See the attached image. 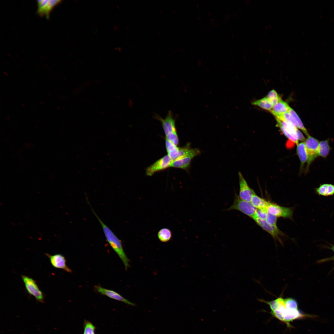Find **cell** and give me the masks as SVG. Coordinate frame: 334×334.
Segmentation results:
<instances>
[{
  "label": "cell",
  "mask_w": 334,
  "mask_h": 334,
  "mask_svg": "<svg viewBox=\"0 0 334 334\" xmlns=\"http://www.w3.org/2000/svg\"><path fill=\"white\" fill-rule=\"evenodd\" d=\"M88 203L90 205L93 213L99 222L107 241L122 261L124 265L125 269L127 270L128 268L130 267V260L124 251L121 241L98 216L92 208L89 202Z\"/></svg>",
  "instance_id": "1"
},
{
  "label": "cell",
  "mask_w": 334,
  "mask_h": 334,
  "mask_svg": "<svg viewBox=\"0 0 334 334\" xmlns=\"http://www.w3.org/2000/svg\"><path fill=\"white\" fill-rule=\"evenodd\" d=\"M257 209L250 202L242 199L239 197L238 195L235 193L233 204L225 210H238L252 218L255 215Z\"/></svg>",
  "instance_id": "2"
},
{
  "label": "cell",
  "mask_w": 334,
  "mask_h": 334,
  "mask_svg": "<svg viewBox=\"0 0 334 334\" xmlns=\"http://www.w3.org/2000/svg\"><path fill=\"white\" fill-rule=\"evenodd\" d=\"M304 142L308 156L305 171L306 173L308 171L311 164L318 156L319 142L317 139L309 135Z\"/></svg>",
  "instance_id": "3"
},
{
  "label": "cell",
  "mask_w": 334,
  "mask_h": 334,
  "mask_svg": "<svg viewBox=\"0 0 334 334\" xmlns=\"http://www.w3.org/2000/svg\"><path fill=\"white\" fill-rule=\"evenodd\" d=\"M280 321L285 323L289 328L291 327L290 322L294 320L306 317H314L315 315L304 314L298 309H290L285 308L280 313Z\"/></svg>",
  "instance_id": "4"
},
{
  "label": "cell",
  "mask_w": 334,
  "mask_h": 334,
  "mask_svg": "<svg viewBox=\"0 0 334 334\" xmlns=\"http://www.w3.org/2000/svg\"><path fill=\"white\" fill-rule=\"evenodd\" d=\"M21 277L28 292L34 297L37 302H44V295L36 281L27 276L22 275Z\"/></svg>",
  "instance_id": "5"
},
{
  "label": "cell",
  "mask_w": 334,
  "mask_h": 334,
  "mask_svg": "<svg viewBox=\"0 0 334 334\" xmlns=\"http://www.w3.org/2000/svg\"><path fill=\"white\" fill-rule=\"evenodd\" d=\"M267 212L278 217L292 219L293 214L292 208L285 207L275 203L269 202Z\"/></svg>",
  "instance_id": "6"
},
{
  "label": "cell",
  "mask_w": 334,
  "mask_h": 334,
  "mask_svg": "<svg viewBox=\"0 0 334 334\" xmlns=\"http://www.w3.org/2000/svg\"><path fill=\"white\" fill-rule=\"evenodd\" d=\"M252 219L258 225L269 233L275 240H277L282 244V240L280 237L285 235L278 229L277 226L269 224L265 220L261 219L255 217H253Z\"/></svg>",
  "instance_id": "7"
},
{
  "label": "cell",
  "mask_w": 334,
  "mask_h": 334,
  "mask_svg": "<svg viewBox=\"0 0 334 334\" xmlns=\"http://www.w3.org/2000/svg\"><path fill=\"white\" fill-rule=\"evenodd\" d=\"M172 161L167 155L165 156L146 169V175L152 176L156 172L164 170L169 168Z\"/></svg>",
  "instance_id": "8"
},
{
  "label": "cell",
  "mask_w": 334,
  "mask_h": 334,
  "mask_svg": "<svg viewBox=\"0 0 334 334\" xmlns=\"http://www.w3.org/2000/svg\"><path fill=\"white\" fill-rule=\"evenodd\" d=\"M61 2L60 0H38L37 13L41 16H45L47 19H49L52 10Z\"/></svg>",
  "instance_id": "9"
},
{
  "label": "cell",
  "mask_w": 334,
  "mask_h": 334,
  "mask_svg": "<svg viewBox=\"0 0 334 334\" xmlns=\"http://www.w3.org/2000/svg\"><path fill=\"white\" fill-rule=\"evenodd\" d=\"M155 117L161 122L165 136L177 132L175 120L171 111H169L167 115L164 119L157 115H156Z\"/></svg>",
  "instance_id": "10"
},
{
  "label": "cell",
  "mask_w": 334,
  "mask_h": 334,
  "mask_svg": "<svg viewBox=\"0 0 334 334\" xmlns=\"http://www.w3.org/2000/svg\"><path fill=\"white\" fill-rule=\"evenodd\" d=\"M239 191V197L242 199L250 202L254 191L250 187L240 172H238Z\"/></svg>",
  "instance_id": "11"
},
{
  "label": "cell",
  "mask_w": 334,
  "mask_h": 334,
  "mask_svg": "<svg viewBox=\"0 0 334 334\" xmlns=\"http://www.w3.org/2000/svg\"><path fill=\"white\" fill-rule=\"evenodd\" d=\"M95 288L97 292L102 295L106 296L112 299L122 302L129 305L135 306L134 303L129 301L114 291L107 289L99 285L95 286Z\"/></svg>",
  "instance_id": "12"
},
{
  "label": "cell",
  "mask_w": 334,
  "mask_h": 334,
  "mask_svg": "<svg viewBox=\"0 0 334 334\" xmlns=\"http://www.w3.org/2000/svg\"><path fill=\"white\" fill-rule=\"evenodd\" d=\"M45 255L49 259L52 265L54 268L63 269L69 273L72 272L67 265L66 259L63 255L57 254L51 255L47 253Z\"/></svg>",
  "instance_id": "13"
},
{
  "label": "cell",
  "mask_w": 334,
  "mask_h": 334,
  "mask_svg": "<svg viewBox=\"0 0 334 334\" xmlns=\"http://www.w3.org/2000/svg\"><path fill=\"white\" fill-rule=\"evenodd\" d=\"M195 157L192 155L188 156L172 161L169 168L181 169L187 171L190 167L192 160Z\"/></svg>",
  "instance_id": "14"
},
{
  "label": "cell",
  "mask_w": 334,
  "mask_h": 334,
  "mask_svg": "<svg viewBox=\"0 0 334 334\" xmlns=\"http://www.w3.org/2000/svg\"><path fill=\"white\" fill-rule=\"evenodd\" d=\"M290 108L286 102L281 99L273 105L270 112L276 118L289 112Z\"/></svg>",
  "instance_id": "15"
},
{
  "label": "cell",
  "mask_w": 334,
  "mask_h": 334,
  "mask_svg": "<svg viewBox=\"0 0 334 334\" xmlns=\"http://www.w3.org/2000/svg\"><path fill=\"white\" fill-rule=\"evenodd\" d=\"M297 152L300 161V171L302 172L305 163L308 159V154L304 142H301L297 145Z\"/></svg>",
  "instance_id": "16"
},
{
  "label": "cell",
  "mask_w": 334,
  "mask_h": 334,
  "mask_svg": "<svg viewBox=\"0 0 334 334\" xmlns=\"http://www.w3.org/2000/svg\"><path fill=\"white\" fill-rule=\"evenodd\" d=\"M259 301L268 305L271 311L272 312L286 307L285 299H283L282 297H278L276 299L270 301H267L263 299H260Z\"/></svg>",
  "instance_id": "17"
},
{
  "label": "cell",
  "mask_w": 334,
  "mask_h": 334,
  "mask_svg": "<svg viewBox=\"0 0 334 334\" xmlns=\"http://www.w3.org/2000/svg\"><path fill=\"white\" fill-rule=\"evenodd\" d=\"M269 202L258 196L254 193L251 197L250 203L257 209L267 210Z\"/></svg>",
  "instance_id": "18"
},
{
  "label": "cell",
  "mask_w": 334,
  "mask_h": 334,
  "mask_svg": "<svg viewBox=\"0 0 334 334\" xmlns=\"http://www.w3.org/2000/svg\"><path fill=\"white\" fill-rule=\"evenodd\" d=\"M165 147L167 155L172 161L177 159L178 156L179 147L165 139Z\"/></svg>",
  "instance_id": "19"
},
{
  "label": "cell",
  "mask_w": 334,
  "mask_h": 334,
  "mask_svg": "<svg viewBox=\"0 0 334 334\" xmlns=\"http://www.w3.org/2000/svg\"><path fill=\"white\" fill-rule=\"evenodd\" d=\"M331 148L329 145V139L319 142L318 156L326 158L328 155Z\"/></svg>",
  "instance_id": "20"
},
{
  "label": "cell",
  "mask_w": 334,
  "mask_h": 334,
  "mask_svg": "<svg viewBox=\"0 0 334 334\" xmlns=\"http://www.w3.org/2000/svg\"><path fill=\"white\" fill-rule=\"evenodd\" d=\"M253 105L257 106L264 110L270 111L273 105L272 102L266 97L253 101Z\"/></svg>",
  "instance_id": "21"
},
{
  "label": "cell",
  "mask_w": 334,
  "mask_h": 334,
  "mask_svg": "<svg viewBox=\"0 0 334 334\" xmlns=\"http://www.w3.org/2000/svg\"><path fill=\"white\" fill-rule=\"evenodd\" d=\"M172 236L171 230L165 228L161 229L157 233L159 239L162 242H167L169 241L171 239Z\"/></svg>",
  "instance_id": "22"
},
{
  "label": "cell",
  "mask_w": 334,
  "mask_h": 334,
  "mask_svg": "<svg viewBox=\"0 0 334 334\" xmlns=\"http://www.w3.org/2000/svg\"><path fill=\"white\" fill-rule=\"evenodd\" d=\"M289 112L297 122L298 124V128L302 131L307 137L309 136L310 135L309 134L306 128L304 127L302 121L296 112L291 107L290 108Z\"/></svg>",
  "instance_id": "23"
},
{
  "label": "cell",
  "mask_w": 334,
  "mask_h": 334,
  "mask_svg": "<svg viewBox=\"0 0 334 334\" xmlns=\"http://www.w3.org/2000/svg\"><path fill=\"white\" fill-rule=\"evenodd\" d=\"M275 118L287 123L295 128L298 129V126L297 122L289 112H286L283 115Z\"/></svg>",
  "instance_id": "24"
},
{
  "label": "cell",
  "mask_w": 334,
  "mask_h": 334,
  "mask_svg": "<svg viewBox=\"0 0 334 334\" xmlns=\"http://www.w3.org/2000/svg\"><path fill=\"white\" fill-rule=\"evenodd\" d=\"M83 334H96V327L90 321L84 319L83 323Z\"/></svg>",
  "instance_id": "25"
},
{
  "label": "cell",
  "mask_w": 334,
  "mask_h": 334,
  "mask_svg": "<svg viewBox=\"0 0 334 334\" xmlns=\"http://www.w3.org/2000/svg\"><path fill=\"white\" fill-rule=\"evenodd\" d=\"M266 97L272 102L273 105L281 99L277 92L274 89L269 91Z\"/></svg>",
  "instance_id": "26"
},
{
  "label": "cell",
  "mask_w": 334,
  "mask_h": 334,
  "mask_svg": "<svg viewBox=\"0 0 334 334\" xmlns=\"http://www.w3.org/2000/svg\"><path fill=\"white\" fill-rule=\"evenodd\" d=\"M286 308L290 309H298V305L296 301L294 298H289L285 299Z\"/></svg>",
  "instance_id": "27"
},
{
  "label": "cell",
  "mask_w": 334,
  "mask_h": 334,
  "mask_svg": "<svg viewBox=\"0 0 334 334\" xmlns=\"http://www.w3.org/2000/svg\"><path fill=\"white\" fill-rule=\"evenodd\" d=\"M165 139L177 146H178L179 144V139L177 132L171 133L165 136Z\"/></svg>",
  "instance_id": "28"
},
{
  "label": "cell",
  "mask_w": 334,
  "mask_h": 334,
  "mask_svg": "<svg viewBox=\"0 0 334 334\" xmlns=\"http://www.w3.org/2000/svg\"><path fill=\"white\" fill-rule=\"evenodd\" d=\"M277 218L276 216L267 212L265 220L269 224L277 226Z\"/></svg>",
  "instance_id": "29"
},
{
  "label": "cell",
  "mask_w": 334,
  "mask_h": 334,
  "mask_svg": "<svg viewBox=\"0 0 334 334\" xmlns=\"http://www.w3.org/2000/svg\"><path fill=\"white\" fill-rule=\"evenodd\" d=\"M267 213V212L266 210L257 209L256 213L253 218L255 217L261 219L265 220Z\"/></svg>",
  "instance_id": "30"
},
{
  "label": "cell",
  "mask_w": 334,
  "mask_h": 334,
  "mask_svg": "<svg viewBox=\"0 0 334 334\" xmlns=\"http://www.w3.org/2000/svg\"><path fill=\"white\" fill-rule=\"evenodd\" d=\"M328 184H324L316 188V191L319 195L326 196V193Z\"/></svg>",
  "instance_id": "31"
},
{
  "label": "cell",
  "mask_w": 334,
  "mask_h": 334,
  "mask_svg": "<svg viewBox=\"0 0 334 334\" xmlns=\"http://www.w3.org/2000/svg\"><path fill=\"white\" fill-rule=\"evenodd\" d=\"M334 194V185L328 184L326 193V196L331 195Z\"/></svg>",
  "instance_id": "32"
},
{
  "label": "cell",
  "mask_w": 334,
  "mask_h": 334,
  "mask_svg": "<svg viewBox=\"0 0 334 334\" xmlns=\"http://www.w3.org/2000/svg\"><path fill=\"white\" fill-rule=\"evenodd\" d=\"M297 134L298 141L299 140L301 141H303V142H304L305 141L306 139L305 137L302 133L298 129L297 131Z\"/></svg>",
  "instance_id": "33"
},
{
  "label": "cell",
  "mask_w": 334,
  "mask_h": 334,
  "mask_svg": "<svg viewBox=\"0 0 334 334\" xmlns=\"http://www.w3.org/2000/svg\"><path fill=\"white\" fill-rule=\"evenodd\" d=\"M332 250H333V251H334V246H332Z\"/></svg>",
  "instance_id": "34"
}]
</instances>
